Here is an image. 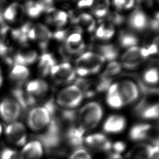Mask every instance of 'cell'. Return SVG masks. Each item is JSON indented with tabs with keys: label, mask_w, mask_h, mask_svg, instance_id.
<instances>
[{
	"label": "cell",
	"mask_w": 159,
	"mask_h": 159,
	"mask_svg": "<svg viewBox=\"0 0 159 159\" xmlns=\"http://www.w3.org/2000/svg\"><path fill=\"white\" fill-rule=\"evenodd\" d=\"M140 48L134 46L129 48L122 57V65L125 68L132 69L140 65L143 59L140 54Z\"/></svg>",
	"instance_id": "cell-15"
},
{
	"label": "cell",
	"mask_w": 159,
	"mask_h": 159,
	"mask_svg": "<svg viewBox=\"0 0 159 159\" xmlns=\"http://www.w3.org/2000/svg\"><path fill=\"white\" fill-rule=\"evenodd\" d=\"M112 148L116 153L119 154V153H122L125 151L126 148V144L122 141H118L113 144Z\"/></svg>",
	"instance_id": "cell-40"
},
{
	"label": "cell",
	"mask_w": 159,
	"mask_h": 159,
	"mask_svg": "<svg viewBox=\"0 0 159 159\" xmlns=\"http://www.w3.org/2000/svg\"><path fill=\"white\" fill-rule=\"evenodd\" d=\"M103 115V111L99 103H88L82 107L78 113V125L85 131L93 129L99 124Z\"/></svg>",
	"instance_id": "cell-1"
},
{
	"label": "cell",
	"mask_w": 159,
	"mask_h": 159,
	"mask_svg": "<svg viewBox=\"0 0 159 159\" xmlns=\"http://www.w3.org/2000/svg\"><path fill=\"white\" fill-rule=\"evenodd\" d=\"M151 28L154 30L159 31V20L154 19L149 22V25Z\"/></svg>",
	"instance_id": "cell-46"
},
{
	"label": "cell",
	"mask_w": 159,
	"mask_h": 159,
	"mask_svg": "<svg viewBox=\"0 0 159 159\" xmlns=\"http://www.w3.org/2000/svg\"><path fill=\"white\" fill-rule=\"evenodd\" d=\"M159 154V148L152 144L140 143L136 145L128 154L131 159H153Z\"/></svg>",
	"instance_id": "cell-11"
},
{
	"label": "cell",
	"mask_w": 159,
	"mask_h": 159,
	"mask_svg": "<svg viewBox=\"0 0 159 159\" xmlns=\"http://www.w3.org/2000/svg\"><path fill=\"white\" fill-rule=\"evenodd\" d=\"M156 127H157V128H159V122H157V126H156Z\"/></svg>",
	"instance_id": "cell-54"
},
{
	"label": "cell",
	"mask_w": 159,
	"mask_h": 159,
	"mask_svg": "<svg viewBox=\"0 0 159 159\" xmlns=\"http://www.w3.org/2000/svg\"><path fill=\"white\" fill-rule=\"evenodd\" d=\"M30 75L28 69L22 65H15L9 74V78L16 86H22Z\"/></svg>",
	"instance_id": "cell-21"
},
{
	"label": "cell",
	"mask_w": 159,
	"mask_h": 159,
	"mask_svg": "<svg viewBox=\"0 0 159 159\" xmlns=\"http://www.w3.org/2000/svg\"><path fill=\"white\" fill-rule=\"evenodd\" d=\"M104 27V25H101L98 28L96 31V37L100 39H103Z\"/></svg>",
	"instance_id": "cell-45"
},
{
	"label": "cell",
	"mask_w": 159,
	"mask_h": 159,
	"mask_svg": "<svg viewBox=\"0 0 159 159\" xmlns=\"http://www.w3.org/2000/svg\"><path fill=\"white\" fill-rule=\"evenodd\" d=\"M140 54L142 57V58L144 59V58L148 57L149 56L148 50L147 49V48H140Z\"/></svg>",
	"instance_id": "cell-48"
},
{
	"label": "cell",
	"mask_w": 159,
	"mask_h": 159,
	"mask_svg": "<svg viewBox=\"0 0 159 159\" xmlns=\"http://www.w3.org/2000/svg\"><path fill=\"white\" fill-rule=\"evenodd\" d=\"M93 3H94L93 1H81L78 2V7L80 8L88 7L93 5Z\"/></svg>",
	"instance_id": "cell-44"
},
{
	"label": "cell",
	"mask_w": 159,
	"mask_h": 159,
	"mask_svg": "<svg viewBox=\"0 0 159 159\" xmlns=\"http://www.w3.org/2000/svg\"><path fill=\"white\" fill-rule=\"evenodd\" d=\"M43 154V145L38 140H33L25 144L20 159H41Z\"/></svg>",
	"instance_id": "cell-14"
},
{
	"label": "cell",
	"mask_w": 159,
	"mask_h": 159,
	"mask_svg": "<svg viewBox=\"0 0 159 159\" xmlns=\"http://www.w3.org/2000/svg\"><path fill=\"white\" fill-rule=\"evenodd\" d=\"M21 112L22 108L15 99L7 98L0 103V116L6 122H16Z\"/></svg>",
	"instance_id": "cell-7"
},
{
	"label": "cell",
	"mask_w": 159,
	"mask_h": 159,
	"mask_svg": "<svg viewBox=\"0 0 159 159\" xmlns=\"http://www.w3.org/2000/svg\"><path fill=\"white\" fill-rule=\"evenodd\" d=\"M105 61V58L100 54L91 52L84 53L76 61V73L84 77L98 73Z\"/></svg>",
	"instance_id": "cell-3"
},
{
	"label": "cell",
	"mask_w": 159,
	"mask_h": 159,
	"mask_svg": "<svg viewBox=\"0 0 159 159\" xmlns=\"http://www.w3.org/2000/svg\"><path fill=\"white\" fill-rule=\"evenodd\" d=\"M62 125L60 119L54 117L45 131L38 136L39 141L47 151H52L59 147L62 140Z\"/></svg>",
	"instance_id": "cell-2"
},
{
	"label": "cell",
	"mask_w": 159,
	"mask_h": 159,
	"mask_svg": "<svg viewBox=\"0 0 159 159\" xmlns=\"http://www.w3.org/2000/svg\"><path fill=\"white\" fill-rule=\"evenodd\" d=\"M65 50L70 54H78L82 52L84 45L82 41L81 31L78 30L71 34L68 35L65 39Z\"/></svg>",
	"instance_id": "cell-16"
},
{
	"label": "cell",
	"mask_w": 159,
	"mask_h": 159,
	"mask_svg": "<svg viewBox=\"0 0 159 159\" xmlns=\"http://www.w3.org/2000/svg\"><path fill=\"white\" fill-rule=\"evenodd\" d=\"M68 34H67V31L65 30H58L57 32L55 33L53 35L54 38L59 40V41H62L65 40L67 39L68 37Z\"/></svg>",
	"instance_id": "cell-42"
},
{
	"label": "cell",
	"mask_w": 159,
	"mask_h": 159,
	"mask_svg": "<svg viewBox=\"0 0 159 159\" xmlns=\"http://www.w3.org/2000/svg\"><path fill=\"white\" fill-rule=\"evenodd\" d=\"M137 114L141 118L146 120L159 118V103L146 106L138 111Z\"/></svg>",
	"instance_id": "cell-24"
},
{
	"label": "cell",
	"mask_w": 159,
	"mask_h": 159,
	"mask_svg": "<svg viewBox=\"0 0 159 159\" xmlns=\"http://www.w3.org/2000/svg\"><path fill=\"white\" fill-rule=\"evenodd\" d=\"M5 134L9 141L17 146H24L26 143V128L21 122L16 121L9 123L6 128Z\"/></svg>",
	"instance_id": "cell-8"
},
{
	"label": "cell",
	"mask_w": 159,
	"mask_h": 159,
	"mask_svg": "<svg viewBox=\"0 0 159 159\" xmlns=\"http://www.w3.org/2000/svg\"><path fill=\"white\" fill-rule=\"evenodd\" d=\"M125 125L126 120L123 116L112 115L110 116L104 124V131L107 133H119L124 129Z\"/></svg>",
	"instance_id": "cell-18"
},
{
	"label": "cell",
	"mask_w": 159,
	"mask_h": 159,
	"mask_svg": "<svg viewBox=\"0 0 159 159\" xmlns=\"http://www.w3.org/2000/svg\"><path fill=\"white\" fill-rule=\"evenodd\" d=\"M56 60L51 54H44L39 59V69L42 75L46 76L50 73L52 69L56 66Z\"/></svg>",
	"instance_id": "cell-23"
},
{
	"label": "cell",
	"mask_w": 159,
	"mask_h": 159,
	"mask_svg": "<svg viewBox=\"0 0 159 159\" xmlns=\"http://www.w3.org/2000/svg\"><path fill=\"white\" fill-rule=\"evenodd\" d=\"M143 80L147 84H157L159 82V70L154 67L147 69L143 74Z\"/></svg>",
	"instance_id": "cell-30"
},
{
	"label": "cell",
	"mask_w": 159,
	"mask_h": 159,
	"mask_svg": "<svg viewBox=\"0 0 159 159\" xmlns=\"http://www.w3.org/2000/svg\"><path fill=\"white\" fill-rule=\"evenodd\" d=\"M107 102L108 106L114 109H119L124 105L118 91L116 93L108 94Z\"/></svg>",
	"instance_id": "cell-32"
},
{
	"label": "cell",
	"mask_w": 159,
	"mask_h": 159,
	"mask_svg": "<svg viewBox=\"0 0 159 159\" xmlns=\"http://www.w3.org/2000/svg\"><path fill=\"white\" fill-rule=\"evenodd\" d=\"M84 98L81 90L75 85L67 86L58 93L56 103L65 109L73 110L79 106Z\"/></svg>",
	"instance_id": "cell-4"
},
{
	"label": "cell",
	"mask_w": 159,
	"mask_h": 159,
	"mask_svg": "<svg viewBox=\"0 0 159 159\" xmlns=\"http://www.w3.org/2000/svg\"><path fill=\"white\" fill-rule=\"evenodd\" d=\"M74 22L85 28L89 32H92L95 27V21L91 15L84 13L74 20Z\"/></svg>",
	"instance_id": "cell-26"
},
{
	"label": "cell",
	"mask_w": 159,
	"mask_h": 159,
	"mask_svg": "<svg viewBox=\"0 0 159 159\" xmlns=\"http://www.w3.org/2000/svg\"><path fill=\"white\" fill-rule=\"evenodd\" d=\"M128 25L130 28L136 31H142L149 25L148 18L143 11L139 9L133 11L128 19Z\"/></svg>",
	"instance_id": "cell-17"
},
{
	"label": "cell",
	"mask_w": 159,
	"mask_h": 159,
	"mask_svg": "<svg viewBox=\"0 0 159 159\" xmlns=\"http://www.w3.org/2000/svg\"><path fill=\"white\" fill-rule=\"evenodd\" d=\"M9 52V48L4 43V41L2 39H0V57H3L4 59L8 58L7 55Z\"/></svg>",
	"instance_id": "cell-41"
},
{
	"label": "cell",
	"mask_w": 159,
	"mask_h": 159,
	"mask_svg": "<svg viewBox=\"0 0 159 159\" xmlns=\"http://www.w3.org/2000/svg\"><path fill=\"white\" fill-rule=\"evenodd\" d=\"M85 131L79 125L73 124L68 127L65 133V138L71 146L76 148L81 147L84 143V134Z\"/></svg>",
	"instance_id": "cell-13"
},
{
	"label": "cell",
	"mask_w": 159,
	"mask_h": 159,
	"mask_svg": "<svg viewBox=\"0 0 159 159\" xmlns=\"http://www.w3.org/2000/svg\"></svg>",
	"instance_id": "cell-56"
},
{
	"label": "cell",
	"mask_w": 159,
	"mask_h": 159,
	"mask_svg": "<svg viewBox=\"0 0 159 159\" xmlns=\"http://www.w3.org/2000/svg\"><path fill=\"white\" fill-rule=\"evenodd\" d=\"M148 50L149 56L152 54L157 53L159 52V48L157 46L155 45V43H152L151 45L149 46L148 48H147Z\"/></svg>",
	"instance_id": "cell-43"
},
{
	"label": "cell",
	"mask_w": 159,
	"mask_h": 159,
	"mask_svg": "<svg viewBox=\"0 0 159 159\" xmlns=\"http://www.w3.org/2000/svg\"><path fill=\"white\" fill-rule=\"evenodd\" d=\"M121 65L116 61H111L106 69L103 75H105L108 77H111L112 76L116 75L121 71Z\"/></svg>",
	"instance_id": "cell-35"
},
{
	"label": "cell",
	"mask_w": 159,
	"mask_h": 159,
	"mask_svg": "<svg viewBox=\"0 0 159 159\" xmlns=\"http://www.w3.org/2000/svg\"><path fill=\"white\" fill-rule=\"evenodd\" d=\"M106 159H123L122 157L120 156V154L114 153L109 155Z\"/></svg>",
	"instance_id": "cell-50"
},
{
	"label": "cell",
	"mask_w": 159,
	"mask_h": 159,
	"mask_svg": "<svg viewBox=\"0 0 159 159\" xmlns=\"http://www.w3.org/2000/svg\"><path fill=\"white\" fill-rule=\"evenodd\" d=\"M109 2L108 1H100L95 5L93 9V12L95 16L98 18L104 17L108 14Z\"/></svg>",
	"instance_id": "cell-31"
},
{
	"label": "cell",
	"mask_w": 159,
	"mask_h": 159,
	"mask_svg": "<svg viewBox=\"0 0 159 159\" xmlns=\"http://www.w3.org/2000/svg\"><path fill=\"white\" fill-rule=\"evenodd\" d=\"M22 10L19 4L14 3L8 7L2 14L3 19L9 22H13L17 19L20 11Z\"/></svg>",
	"instance_id": "cell-28"
},
{
	"label": "cell",
	"mask_w": 159,
	"mask_h": 159,
	"mask_svg": "<svg viewBox=\"0 0 159 159\" xmlns=\"http://www.w3.org/2000/svg\"><path fill=\"white\" fill-rule=\"evenodd\" d=\"M118 84V91L124 104L132 103L137 99L140 89L135 83L127 80Z\"/></svg>",
	"instance_id": "cell-10"
},
{
	"label": "cell",
	"mask_w": 159,
	"mask_h": 159,
	"mask_svg": "<svg viewBox=\"0 0 159 159\" xmlns=\"http://www.w3.org/2000/svg\"><path fill=\"white\" fill-rule=\"evenodd\" d=\"M130 139L134 141L149 140L151 142L159 139V129L148 124H138L131 128Z\"/></svg>",
	"instance_id": "cell-6"
},
{
	"label": "cell",
	"mask_w": 159,
	"mask_h": 159,
	"mask_svg": "<svg viewBox=\"0 0 159 159\" xmlns=\"http://www.w3.org/2000/svg\"><path fill=\"white\" fill-rule=\"evenodd\" d=\"M2 82H3V79H2V75L0 73V87L1 86V85L2 84Z\"/></svg>",
	"instance_id": "cell-52"
},
{
	"label": "cell",
	"mask_w": 159,
	"mask_h": 159,
	"mask_svg": "<svg viewBox=\"0 0 159 159\" xmlns=\"http://www.w3.org/2000/svg\"><path fill=\"white\" fill-rule=\"evenodd\" d=\"M17 152L13 149L6 148L0 153V159H17Z\"/></svg>",
	"instance_id": "cell-38"
},
{
	"label": "cell",
	"mask_w": 159,
	"mask_h": 159,
	"mask_svg": "<svg viewBox=\"0 0 159 159\" xmlns=\"http://www.w3.org/2000/svg\"><path fill=\"white\" fill-rule=\"evenodd\" d=\"M104 33L103 40L110 39L114 34V27L111 24H108V25H104Z\"/></svg>",
	"instance_id": "cell-39"
},
{
	"label": "cell",
	"mask_w": 159,
	"mask_h": 159,
	"mask_svg": "<svg viewBox=\"0 0 159 159\" xmlns=\"http://www.w3.org/2000/svg\"><path fill=\"white\" fill-rule=\"evenodd\" d=\"M47 83L41 80H33L26 85V92L37 100L44 96L48 91Z\"/></svg>",
	"instance_id": "cell-19"
},
{
	"label": "cell",
	"mask_w": 159,
	"mask_h": 159,
	"mask_svg": "<svg viewBox=\"0 0 159 159\" xmlns=\"http://www.w3.org/2000/svg\"><path fill=\"white\" fill-rule=\"evenodd\" d=\"M158 53H159V52H158Z\"/></svg>",
	"instance_id": "cell-55"
},
{
	"label": "cell",
	"mask_w": 159,
	"mask_h": 159,
	"mask_svg": "<svg viewBox=\"0 0 159 159\" xmlns=\"http://www.w3.org/2000/svg\"><path fill=\"white\" fill-rule=\"evenodd\" d=\"M69 159H92V157L86 149L79 147L71 153Z\"/></svg>",
	"instance_id": "cell-36"
},
{
	"label": "cell",
	"mask_w": 159,
	"mask_h": 159,
	"mask_svg": "<svg viewBox=\"0 0 159 159\" xmlns=\"http://www.w3.org/2000/svg\"><path fill=\"white\" fill-rule=\"evenodd\" d=\"M2 125H0V135H1V133H2Z\"/></svg>",
	"instance_id": "cell-53"
},
{
	"label": "cell",
	"mask_w": 159,
	"mask_h": 159,
	"mask_svg": "<svg viewBox=\"0 0 159 159\" xmlns=\"http://www.w3.org/2000/svg\"><path fill=\"white\" fill-rule=\"evenodd\" d=\"M155 19L159 20V11L155 13Z\"/></svg>",
	"instance_id": "cell-51"
},
{
	"label": "cell",
	"mask_w": 159,
	"mask_h": 159,
	"mask_svg": "<svg viewBox=\"0 0 159 159\" xmlns=\"http://www.w3.org/2000/svg\"><path fill=\"white\" fill-rule=\"evenodd\" d=\"M35 33V40L38 41L42 49H45L52 37V33L46 26L37 24L33 26Z\"/></svg>",
	"instance_id": "cell-22"
},
{
	"label": "cell",
	"mask_w": 159,
	"mask_h": 159,
	"mask_svg": "<svg viewBox=\"0 0 159 159\" xmlns=\"http://www.w3.org/2000/svg\"><path fill=\"white\" fill-rule=\"evenodd\" d=\"M99 53L105 58V60L113 61L118 56L117 48L113 45H105L97 47Z\"/></svg>",
	"instance_id": "cell-25"
},
{
	"label": "cell",
	"mask_w": 159,
	"mask_h": 159,
	"mask_svg": "<svg viewBox=\"0 0 159 159\" xmlns=\"http://www.w3.org/2000/svg\"><path fill=\"white\" fill-rule=\"evenodd\" d=\"M125 2V1L124 0H118V1H114L113 2V3L117 8L120 9L123 8Z\"/></svg>",
	"instance_id": "cell-47"
},
{
	"label": "cell",
	"mask_w": 159,
	"mask_h": 159,
	"mask_svg": "<svg viewBox=\"0 0 159 159\" xmlns=\"http://www.w3.org/2000/svg\"><path fill=\"white\" fill-rule=\"evenodd\" d=\"M26 11L29 16L36 18L38 17L43 11H45V9L41 1L28 2L26 4Z\"/></svg>",
	"instance_id": "cell-29"
},
{
	"label": "cell",
	"mask_w": 159,
	"mask_h": 159,
	"mask_svg": "<svg viewBox=\"0 0 159 159\" xmlns=\"http://www.w3.org/2000/svg\"><path fill=\"white\" fill-rule=\"evenodd\" d=\"M119 42L120 46L124 48H130L136 46L138 39L135 35L129 32H122L120 34Z\"/></svg>",
	"instance_id": "cell-27"
},
{
	"label": "cell",
	"mask_w": 159,
	"mask_h": 159,
	"mask_svg": "<svg viewBox=\"0 0 159 159\" xmlns=\"http://www.w3.org/2000/svg\"><path fill=\"white\" fill-rule=\"evenodd\" d=\"M68 15L63 11H58L54 13L53 16L50 19V22H51L55 26L57 27H62L67 23Z\"/></svg>",
	"instance_id": "cell-33"
},
{
	"label": "cell",
	"mask_w": 159,
	"mask_h": 159,
	"mask_svg": "<svg viewBox=\"0 0 159 159\" xmlns=\"http://www.w3.org/2000/svg\"><path fill=\"white\" fill-rule=\"evenodd\" d=\"M112 79L110 77L102 75L96 83V90L98 92H103L108 90L111 85Z\"/></svg>",
	"instance_id": "cell-34"
},
{
	"label": "cell",
	"mask_w": 159,
	"mask_h": 159,
	"mask_svg": "<svg viewBox=\"0 0 159 159\" xmlns=\"http://www.w3.org/2000/svg\"><path fill=\"white\" fill-rule=\"evenodd\" d=\"M107 16L109 21L116 25H121L124 20L123 16L115 11L108 13Z\"/></svg>",
	"instance_id": "cell-37"
},
{
	"label": "cell",
	"mask_w": 159,
	"mask_h": 159,
	"mask_svg": "<svg viewBox=\"0 0 159 159\" xmlns=\"http://www.w3.org/2000/svg\"><path fill=\"white\" fill-rule=\"evenodd\" d=\"M52 77L59 83L73 82L76 77L75 71L68 62L56 65L50 72Z\"/></svg>",
	"instance_id": "cell-9"
},
{
	"label": "cell",
	"mask_w": 159,
	"mask_h": 159,
	"mask_svg": "<svg viewBox=\"0 0 159 159\" xmlns=\"http://www.w3.org/2000/svg\"><path fill=\"white\" fill-rule=\"evenodd\" d=\"M38 58V54L32 50H24L17 52L13 58L15 65H22L25 66L34 63Z\"/></svg>",
	"instance_id": "cell-20"
},
{
	"label": "cell",
	"mask_w": 159,
	"mask_h": 159,
	"mask_svg": "<svg viewBox=\"0 0 159 159\" xmlns=\"http://www.w3.org/2000/svg\"><path fill=\"white\" fill-rule=\"evenodd\" d=\"M87 146L97 151L108 152L112 148V143L105 136L101 134H94L84 140Z\"/></svg>",
	"instance_id": "cell-12"
},
{
	"label": "cell",
	"mask_w": 159,
	"mask_h": 159,
	"mask_svg": "<svg viewBox=\"0 0 159 159\" xmlns=\"http://www.w3.org/2000/svg\"><path fill=\"white\" fill-rule=\"evenodd\" d=\"M51 119V115L49 110L43 105L31 110L28 114L27 123L33 131H41L48 126Z\"/></svg>",
	"instance_id": "cell-5"
},
{
	"label": "cell",
	"mask_w": 159,
	"mask_h": 159,
	"mask_svg": "<svg viewBox=\"0 0 159 159\" xmlns=\"http://www.w3.org/2000/svg\"><path fill=\"white\" fill-rule=\"evenodd\" d=\"M134 3L135 2L133 1H125L123 9H129L131 8L134 5Z\"/></svg>",
	"instance_id": "cell-49"
}]
</instances>
